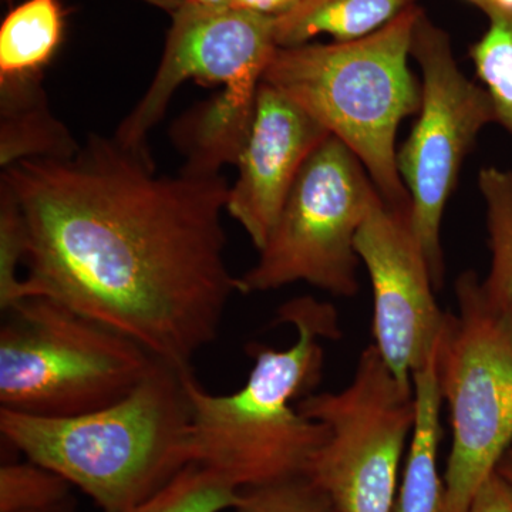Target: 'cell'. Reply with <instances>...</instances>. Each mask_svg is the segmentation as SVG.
<instances>
[{
    "label": "cell",
    "instance_id": "10",
    "mask_svg": "<svg viewBox=\"0 0 512 512\" xmlns=\"http://www.w3.org/2000/svg\"><path fill=\"white\" fill-rule=\"evenodd\" d=\"M355 247L372 282L373 345L399 383L413 387V373L439 345L447 312L436 301L412 208L397 210L380 198L360 225Z\"/></svg>",
    "mask_w": 512,
    "mask_h": 512
},
{
    "label": "cell",
    "instance_id": "28",
    "mask_svg": "<svg viewBox=\"0 0 512 512\" xmlns=\"http://www.w3.org/2000/svg\"><path fill=\"white\" fill-rule=\"evenodd\" d=\"M183 5L204 9H221L231 6V0H184Z\"/></svg>",
    "mask_w": 512,
    "mask_h": 512
},
{
    "label": "cell",
    "instance_id": "13",
    "mask_svg": "<svg viewBox=\"0 0 512 512\" xmlns=\"http://www.w3.org/2000/svg\"><path fill=\"white\" fill-rule=\"evenodd\" d=\"M259 84L224 87L175 121L171 137L185 157L180 171L220 175L224 165H237L254 120Z\"/></svg>",
    "mask_w": 512,
    "mask_h": 512
},
{
    "label": "cell",
    "instance_id": "4",
    "mask_svg": "<svg viewBox=\"0 0 512 512\" xmlns=\"http://www.w3.org/2000/svg\"><path fill=\"white\" fill-rule=\"evenodd\" d=\"M420 9L416 3L352 42L278 47L262 77L342 141L397 210L412 208L397 167L396 137L402 121L420 110L421 80L409 64Z\"/></svg>",
    "mask_w": 512,
    "mask_h": 512
},
{
    "label": "cell",
    "instance_id": "17",
    "mask_svg": "<svg viewBox=\"0 0 512 512\" xmlns=\"http://www.w3.org/2000/svg\"><path fill=\"white\" fill-rule=\"evenodd\" d=\"M66 32L60 0H25L9 10L0 26V83L43 79Z\"/></svg>",
    "mask_w": 512,
    "mask_h": 512
},
{
    "label": "cell",
    "instance_id": "24",
    "mask_svg": "<svg viewBox=\"0 0 512 512\" xmlns=\"http://www.w3.org/2000/svg\"><path fill=\"white\" fill-rule=\"evenodd\" d=\"M467 512H512L511 481L495 471L478 488Z\"/></svg>",
    "mask_w": 512,
    "mask_h": 512
},
{
    "label": "cell",
    "instance_id": "1",
    "mask_svg": "<svg viewBox=\"0 0 512 512\" xmlns=\"http://www.w3.org/2000/svg\"><path fill=\"white\" fill-rule=\"evenodd\" d=\"M26 225V298L46 296L178 370L220 333L241 281L225 259L222 175H158L148 150L93 134L72 156L3 168Z\"/></svg>",
    "mask_w": 512,
    "mask_h": 512
},
{
    "label": "cell",
    "instance_id": "14",
    "mask_svg": "<svg viewBox=\"0 0 512 512\" xmlns=\"http://www.w3.org/2000/svg\"><path fill=\"white\" fill-rule=\"evenodd\" d=\"M412 379L416 416L394 512H441L444 480L439 473V448L444 400L437 375V349Z\"/></svg>",
    "mask_w": 512,
    "mask_h": 512
},
{
    "label": "cell",
    "instance_id": "29",
    "mask_svg": "<svg viewBox=\"0 0 512 512\" xmlns=\"http://www.w3.org/2000/svg\"><path fill=\"white\" fill-rule=\"evenodd\" d=\"M26 512H77V504L72 495L69 500L63 501V503L57 505H53V507L46 508V510Z\"/></svg>",
    "mask_w": 512,
    "mask_h": 512
},
{
    "label": "cell",
    "instance_id": "30",
    "mask_svg": "<svg viewBox=\"0 0 512 512\" xmlns=\"http://www.w3.org/2000/svg\"><path fill=\"white\" fill-rule=\"evenodd\" d=\"M498 473L503 474L512 483V447L505 453L503 460L498 464Z\"/></svg>",
    "mask_w": 512,
    "mask_h": 512
},
{
    "label": "cell",
    "instance_id": "5",
    "mask_svg": "<svg viewBox=\"0 0 512 512\" xmlns=\"http://www.w3.org/2000/svg\"><path fill=\"white\" fill-rule=\"evenodd\" d=\"M3 313L0 409L80 416L124 399L156 365L143 346L46 296Z\"/></svg>",
    "mask_w": 512,
    "mask_h": 512
},
{
    "label": "cell",
    "instance_id": "18",
    "mask_svg": "<svg viewBox=\"0 0 512 512\" xmlns=\"http://www.w3.org/2000/svg\"><path fill=\"white\" fill-rule=\"evenodd\" d=\"M478 188L485 204L491 268L485 288L512 301V170L481 168Z\"/></svg>",
    "mask_w": 512,
    "mask_h": 512
},
{
    "label": "cell",
    "instance_id": "22",
    "mask_svg": "<svg viewBox=\"0 0 512 512\" xmlns=\"http://www.w3.org/2000/svg\"><path fill=\"white\" fill-rule=\"evenodd\" d=\"M26 225L19 205L8 188L0 185V309L2 312L26 299L25 278L18 269L25 264Z\"/></svg>",
    "mask_w": 512,
    "mask_h": 512
},
{
    "label": "cell",
    "instance_id": "27",
    "mask_svg": "<svg viewBox=\"0 0 512 512\" xmlns=\"http://www.w3.org/2000/svg\"><path fill=\"white\" fill-rule=\"evenodd\" d=\"M141 2L148 3V5L164 10L173 16L183 6L184 0H141Z\"/></svg>",
    "mask_w": 512,
    "mask_h": 512
},
{
    "label": "cell",
    "instance_id": "26",
    "mask_svg": "<svg viewBox=\"0 0 512 512\" xmlns=\"http://www.w3.org/2000/svg\"><path fill=\"white\" fill-rule=\"evenodd\" d=\"M476 6L488 19L495 16H512V0H466Z\"/></svg>",
    "mask_w": 512,
    "mask_h": 512
},
{
    "label": "cell",
    "instance_id": "11",
    "mask_svg": "<svg viewBox=\"0 0 512 512\" xmlns=\"http://www.w3.org/2000/svg\"><path fill=\"white\" fill-rule=\"evenodd\" d=\"M171 18L156 76L114 134L126 147L148 150V134L163 120L175 92L187 80L224 87L261 83L278 49L275 20L232 6L183 5Z\"/></svg>",
    "mask_w": 512,
    "mask_h": 512
},
{
    "label": "cell",
    "instance_id": "6",
    "mask_svg": "<svg viewBox=\"0 0 512 512\" xmlns=\"http://www.w3.org/2000/svg\"><path fill=\"white\" fill-rule=\"evenodd\" d=\"M454 291L458 309L447 312L437 346L453 431L441 512H467L512 447V301L474 271L460 274Z\"/></svg>",
    "mask_w": 512,
    "mask_h": 512
},
{
    "label": "cell",
    "instance_id": "9",
    "mask_svg": "<svg viewBox=\"0 0 512 512\" xmlns=\"http://www.w3.org/2000/svg\"><path fill=\"white\" fill-rule=\"evenodd\" d=\"M412 57L421 70V104L412 133L397 151V167L412 200L414 232L439 291L444 211L478 134L497 124V114L485 87L458 67L450 35L424 9L414 25Z\"/></svg>",
    "mask_w": 512,
    "mask_h": 512
},
{
    "label": "cell",
    "instance_id": "23",
    "mask_svg": "<svg viewBox=\"0 0 512 512\" xmlns=\"http://www.w3.org/2000/svg\"><path fill=\"white\" fill-rule=\"evenodd\" d=\"M235 512H336L328 495L308 477L249 488Z\"/></svg>",
    "mask_w": 512,
    "mask_h": 512
},
{
    "label": "cell",
    "instance_id": "8",
    "mask_svg": "<svg viewBox=\"0 0 512 512\" xmlns=\"http://www.w3.org/2000/svg\"><path fill=\"white\" fill-rule=\"evenodd\" d=\"M298 409L328 426L329 439L306 477L335 511L394 512L416 406L413 387L399 383L376 346L360 353L349 386L309 394Z\"/></svg>",
    "mask_w": 512,
    "mask_h": 512
},
{
    "label": "cell",
    "instance_id": "16",
    "mask_svg": "<svg viewBox=\"0 0 512 512\" xmlns=\"http://www.w3.org/2000/svg\"><path fill=\"white\" fill-rule=\"evenodd\" d=\"M416 0H303L275 20L278 47L311 43L328 35L333 42H352L389 25Z\"/></svg>",
    "mask_w": 512,
    "mask_h": 512
},
{
    "label": "cell",
    "instance_id": "19",
    "mask_svg": "<svg viewBox=\"0 0 512 512\" xmlns=\"http://www.w3.org/2000/svg\"><path fill=\"white\" fill-rule=\"evenodd\" d=\"M242 491L210 468L191 463L153 497L116 512H222L235 510Z\"/></svg>",
    "mask_w": 512,
    "mask_h": 512
},
{
    "label": "cell",
    "instance_id": "2",
    "mask_svg": "<svg viewBox=\"0 0 512 512\" xmlns=\"http://www.w3.org/2000/svg\"><path fill=\"white\" fill-rule=\"evenodd\" d=\"M278 323L298 333L286 350L252 345L247 383L232 394H211L185 373L190 397L191 463L210 468L239 490L308 476L329 429L303 416L299 400L315 392L323 376L320 340L342 338L335 306L312 296L291 299L278 309Z\"/></svg>",
    "mask_w": 512,
    "mask_h": 512
},
{
    "label": "cell",
    "instance_id": "12",
    "mask_svg": "<svg viewBox=\"0 0 512 512\" xmlns=\"http://www.w3.org/2000/svg\"><path fill=\"white\" fill-rule=\"evenodd\" d=\"M330 137L311 114L284 93L259 84L247 141L229 190L227 211L264 248L296 178L313 151Z\"/></svg>",
    "mask_w": 512,
    "mask_h": 512
},
{
    "label": "cell",
    "instance_id": "20",
    "mask_svg": "<svg viewBox=\"0 0 512 512\" xmlns=\"http://www.w3.org/2000/svg\"><path fill=\"white\" fill-rule=\"evenodd\" d=\"M470 59L493 100L497 124L512 136V16L488 19L487 30L470 47Z\"/></svg>",
    "mask_w": 512,
    "mask_h": 512
},
{
    "label": "cell",
    "instance_id": "7",
    "mask_svg": "<svg viewBox=\"0 0 512 512\" xmlns=\"http://www.w3.org/2000/svg\"><path fill=\"white\" fill-rule=\"evenodd\" d=\"M382 198L359 158L330 136L303 164L242 293L306 282L338 298L359 292L355 239Z\"/></svg>",
    "mask_w": 512,
    "mask_h": 512
},
{
    "label": "cell",
    "instance_id": "15",
    "mask_svg": "<svg viewBox=\"0 0 512 512\" xmlns=\"http://www.w3.org/2000/svg\"><path fill=\"white\" fill-rule=\"evenodd\" d=\"M0 164L35 157H67L79 150L67 128L53 116L42 79L0 83Z\"/></svg>",
    "mask_w": 512,
    "mask_h": 512
},
{
    "label": "cell",
    "instance_id": "3",
    "mask_svg": "<svg viewBox=\"0 0 512 512\" xmlns=\"http://www.w3.org/2000/svg\"><path fill=\"white\" fill-rule=\"evenodd\" d=\"M187 372L157 359L124 399L80 416L47 419L0 409V433L9 446L76 485L104 512L127 510L191 464Z\"/></svg>",
    "mask_w": 512,
    "mask_h": 512
},
{
    "label": "cell",
    "instance_id": "25",
    "mask_svg": "<svg viewBox=\"0 0 512 512\" xmlns=\"http://www.w3.org/2000/svg\"><path fill=\"white\" fill-rule=\"evenodd\" d=\"M302 2L303 0H231V6L276 20L284 18Z\"/></svg>",
    "mask_w": 512,
    "mask_h": 512
},
{
    "label": "cell",
    "instance_id": "21",
    "mask_svg": "<svg viewBox=\"0 0 512 512\" xmlns=\"http://www.w3.org/2000/svg\"><path fill=\"white\" fill-rule=\"evenodd\" d=\"M72 484L49 468L28 463L0 467V512L46 510L69 500Z\"/></svg>",
    "mask_w": 512,
    "mask_h": 512
}]
</instances>
